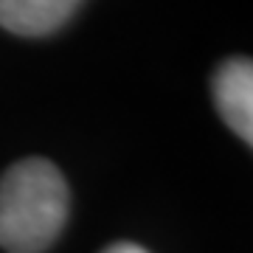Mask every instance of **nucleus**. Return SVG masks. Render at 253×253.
Segmentation results:
<instances>
[{"label":"nucleus","mask_w":253,"mask_h":253,"mask_svg":"<svg viewBox=\"0 0 253 253\" xmlns=\"http://www.w3.org/2000/svg\"><path fill=\"white\" fill-rule=\"evenodd\" d=\"M84 0H0V28L17 37H48L71 23Z\"/></svg>","instance_id":"obj_3"},{"label":"nucleus","mask_w":253,"mask_h":253,"mask_svg":"<svg viewBox=\"0 0 253 253\" xmlns=\"http://www.w3.org/2000/svg\"><path fill=\"white\" fill-rule=\"evenodd\" d=\"M211 93L219 118L253 149V59L231 56L214 71Z\"/></svg>","instance_id":"obj_2"},{"label":"nucleus","mask_w":253,"mask_h":253,"mask_svg":"<svg viewBox=\"0 0 253 253\" xmlns=\"http://www.w3.org/2000/svg\"><path fill=\"white\" fill-rule=\"evenodd\" d=\"M101 253H149V251L135 242H116V245H110V248H104Z\"/></svg>","instance_id":"obj_4"},{"label":"nucleus","mask_w":253,"mask_h":253,"mask_svg":"<svg viewBox=\"0 0 253 253\" xmlns=\"http://www.w3.org/2000/svg\"><path fill=\"white\" fill-rule=\"evenodd\" d=\"M71 214V189L45 158H26L0 174V248L45 253Z\"/></svg>","instance_id":"obj_1"}]
</instances>
